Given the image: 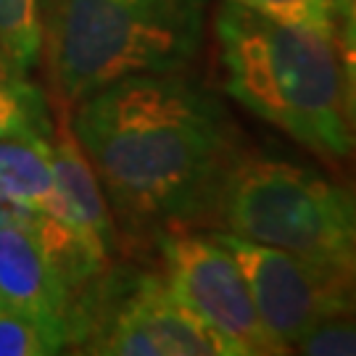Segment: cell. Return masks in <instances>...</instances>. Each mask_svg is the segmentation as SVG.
<instances>
[{
  "label": "cell",
  "mask_w": 356,
  "mask_h": 356,
  "mask_svg": "<svg viewBox=\"0 0 356 356\" xmlns=\"http://www.w3.org/2000/svg\"><path fill=\"white\" fill-rule=\"evenodd\" d=\"M293 348L309 356H356V322L332 317L304 332Z\"/></svg>",
  "instance_id": "cell-15"
},
{
  "label": "cell",
  "mask_w": 356,
  "mask_h": 356,
  "mask_svg": "<svg viewBox=\"0 0 356 356\" xmlns=\"http://www.w3.org/2000/svg\"><path fill=\"white\" fill-rule=\"evenodd\" d=\"M53 119L48 101L26 76L0 74V140L51 138Z\"/></svg>",
  "instance_id": "cell-11"
},
{
  "label": "cell",
  "mask_w": 356,
  "mask_h": 356,
  "mask_svg": "<svg viewBox=\"0 0 356 356\" xmlns=\"http://www.w3.org/2000/svg\"><path fill=\"white\" fill-rule=\"evenodd\" d=\"M351 298H354V309H356V264L351 269Z\"/></svg>",
  "instance_id": "cell-17"
},
{
  "label": "cell",
  "mask_w": 356,
  "mask_h": 356,
  "mask_svg": "<svg viewBox=\"0 0 356 356\" xmlns=\"http://www.w3.org/2000/svg\"><path fill=\"white\" fill-rule=\"evenodd\" d=\"M211 235L238 261L254 298L256 314L285 351H291V346L319 322L356 312L351 275L325 269L288 251L245 241L232 232Z\"/></svg>",
  "instance_id": "cell-6"
},
{
  "label": "cell",
  "mask_w": 356,
  "mask_h": 356,
  "mask_svg": "<svg viewBox=\"0 0 356 356\" xmlns=\"http://www.w3.org/2000/svg\"><path fill=\"white\" fill-rule=\"evenodd\" d=\"M69 346L106 356H238L164 272L106 269L76 293Z\"/></svg>",
  "instance_id": "cell-5"
},
{
  "label": "cell",
  "mask_w": 356,
  "mask_h": 356,
  "mask_svg": "<svg viewBox=\"0 0 356 356\" xmlns=\"http://www.w3.org/2000/svg\"><path fill=\"white\" fill-rule=\"evenodd\" d=\"M6 72H8V66H6V61L0 58V74H6ZM11 74H13V72H11Z\"/></svg>",
  "instance_id": "cell-18"
},
{
  "label": "cell",
  "mask_w": 356,
  "mask_h": 356,
  "mask_svg": "<svg viewBox=\"0 0 356 356\" xmlns=\"http://www.w3.org/2000/svg\"><path fill=\"white\" fill-rule=\"evenodd\" d=\"M164 277L177 296L204 317L238 356L288 354L261 325L238 261L214 235L169 229L156 238Z\"/></svg>",
  "instance_id": "cell-7"
},
{
  "label": "cell",
  "mask_w": 356,
  "mask_h": 356,
  "mask_svg": "<svg viewBox=\"0 0 356 356\" xmlns=\"http://www.w3.org/2000/svg\"><path fill=\"white\" fill-rule=\"evenodd\" d=\"M51 143L56 182L72 216V227L79 243L85 245V251L92 256V261L98 267L108 269L119 248L116 222L101 188V179L90 166L64 108L56 111Z\"/></svg>",
  "instance_id": "cell-9"
},
{
  "label": "cell",
  "mask_w": 356,
  "mask_h": 356,
  "mask_svg": "<svg viewBox=\"0 0 356 356\" xmlns=\"http://www.w3.org/2000/svg\"><path fill=\"white\" fill-rule=\"evenodd\" d=\"M338 45L343 48V72L346 82H348V92H351V106H354L356 114V0H351L348 13H346L343 29H341V40Z\"/></svg>",
  "instance_id": "cell-16"
},
{
  "label": "cell",
  "mask_w": 356,
  "mask_h": 356,
  "mask_svg": "<svg viewBox=\"0 0 356 356\" xmlns=\"http://www.w3.org/2000/svg\"><path fill=\"white\" fill-rule=\"evenodd\" d=\"M66 346L64 330L0 306V356H51Z\"/></svg>",
  "instance_id": "cell-14"
},
{
  "label": "cell",
  "mask_w": 356,
  "mask_h": 356,
  "mask_svg": "<svg viewBox=\"0 0 356 356\" xmlns=\"http://www.w3.org/2000/svg\"><path fill=\"white\" fill-rule=\"evenodd\" d=\"M214 219L225 232L325 269L351 275L356 264V191L314 166L241 156L229 169Z\"/></svg>",
  "instance_id": "cell-4"
},
{
  "label": "cell",
  "mask_w": 356,
  "mask_h": 356,
  "mask_svg": "<svg viewBox=\"0 0 356 356\" xmlns=\"http://www.w3.org/2000/svg\"><path fill=\"white\" fill-rule=\"evenodd\" d=\"M248 11L261 13L272 22L312 29L325 38L341 40L351 0H227Z\"/></svg>",
  "instance_id": "cell-13"
},
{
  "label": "cell",
  "mask_w": 356,
  "mask_h": 356,
  "mask_svg": "<svg viewBox=\"0 0 356 356\" xmlns=\"http://www.w3.org/2000/svg\"><path fill=\"white\" fill-rule=\"evenodd\" d=\"M0 58L19 76L40 61V0H0Z\"/></svg>",
  "instance_id": "cell-12"
},
{
  "label": "cell",
  "mask_w": 356,
  "mask_h": 356,
  "mask_svg": "<svg viewBox=\"0 0 356 356\" xmlns=\"http://www.w3.org/2000/svg\"><path fill=\"white\" fill-rule=\"evenodd\" d=\"M209 0H40V58L74 108L132 74L182 72L204 45Z\"/></svg>",
  "instance_id": "cell-3"
},
{
  "label": "cell",
  "mask_w": 356,
  "mask_h": 356,
  "mask_svg": "<svg viewBox=\"0 0 356 356\" xmlns=\"http://www.w3.org/2000/svg\"><path fill=\"white\" fill-rule=\"evenodd\" d=\"M76 291L61 264L22 227L0 225V306L66 332Z\"/></svg>",
  "instance_id": "cell-8"
},
{
  "label": "cell",
  "mask_w": 356,
  "mask_h": 356,
  "mask_svg": "<svg viewBox=\"0 0 356 356\" xmlns=\"http://www.w3.org/2000/svg\"><path fill=\"white\" fill-rule=\"evenodd\" d=\"M69 122L119 225L153 241L211 222L241 159L225 103L182 72L116 79Z\"/></svg>",
  "instance_id": "cell-1"
},
{
  "label": "cell",
  "mask_w": 356,
  "mask_h": 356,
  "mask_svg": "<svg viewBox=\"0 0 356 356\" xmlns=\"http://www.w3.org/2000/svg\"><path fill=\"white\" fill-rule=\"evenodd\" d=\"M214 32L225 88L243 108L325 159L356 156V114L338 40L227 0Z\"/></svg>",
  "instance_id": "cell-2"
},
{
  "label": "cell",
  "mask_w": 356,
  "mask_h": 356,
  "mask_svg": "<svg viewBox=\"0 0 356 356\" xmlns=\"http://www.w3.org/2000/svg\"><path fill=\"white\" fill-rule=\"evenodd\" d=\"M0 195L40 209L74 232L66 201L56 182L51 138L0 140Z\"/></svg>",
  "instance_id": "cell-10"
}]
</instances>
